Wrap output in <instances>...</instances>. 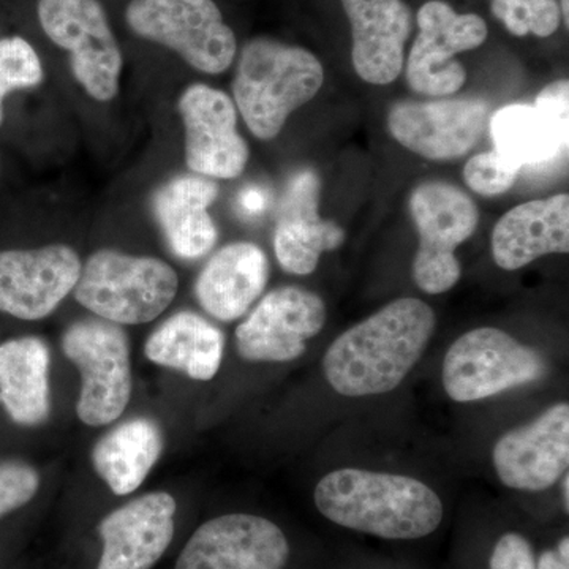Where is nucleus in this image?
Here are the masks:
<instances>
[{"label": "nucleus", "instance_id": "nucleus-1", "mask_svg": "<svg viewBox=\"0 0 569 569\" xmlns=\"http://www.w3.org/2000/svg\"><path fill=\"white\" fill-rule=\"evenodd\" d=\"M436 328L432 307L396 299L337 337L323 358L326 380L347 397L391 392L417 366Z\"/></svg>", "mask_w": 569, "mask_h": 569}, {"label": "nucleus", "instance_id": "nucleus-2", "mask_svg": "<svg viewBox=\"0 0 569 569\" xmlns=\"http://www.w3.org/2000/svg\"><path fill=\"white\" fill-rule=\"evenodd\" d=\"M316 505L337 526L385 539L429 537L443 520V503L425 482L359 468L326 475Z\"/></svg>", "mask_w": 569, "mask_h": 569}, {"label": "nucleus", "instance_id": "nucleus-3", "mask_svg": "<svg viewBox=\"0 0 569 569\" xmlns=\"http://www.w3.org/2000/svg\"><path fill=\"white\" fill-rule=\"evenodd\" d=\"M317 56L301 47L254 39L242 48L233 81L236 110L258 140H274L288 118L323 88Z\"/></svg>", "mask_w": 569, "mask_h": 569}, {"label": "nucleus", "instance_id": "nucleus-4", "mask_svg": "<svg viewBox=\"0 0 569 569\" xmlns=\"http://www.w3.org/2000/svg\"><path fill=\"white\" fill-rule=\"evenodd\" d=\"M178 288V274L163 260L104 249L82 264L73 295L84 309L103 320L142 325L162 316Z\"/></svg>", "mask_w": 569, "mask_h": 569}, {"label": "nucleus", "instance_id": "nucleus-5", "mask_svg": "<svg viewBox=\"0 0 569 569\" xmlns=\"http://www.w3.org/2000/svg\"><path fill=\"white\" fill-rule=\"evenodd\" d=\"M62 351L81 373L78 418L100 427L121 417L132 396L129 337L121 325L103 318L74 321L63 331Z\"/></svg>", "mask_w": 569, "mask_h": 569}, {"label": "nucleus", "instance_id": "nucleus-6", "mask_svg": "<svg viewBox=\"0 0 569 569\" xmlns=\"http://www.w3.org/2000/svg\"><path fill=\"white\" fill-rule=\"evenodd\" d=\"M126 20L141 39L163 44L203 73L230 69L238 41L212 0H132Z\"/></svg>", "mask_w": 569, "mask_h": 569}, {"label": "nucleus", "instance_id": "nucleus-7", "mask_svg": "<svg viewBox=\"0 0 569 569\" xmlns=\"http://www.w3.org/2000/svg\"><path fill=\"white\" fill-rule=\"evenodd\" d=\"M410 212L419 234L415 282L427 295L445 293L462 276L456 249L477 231V204L452 183L427 181L411 193Z\"/></svg>", "mask_w": 569, "mask_h": 569}, {"label": "nucleus", "instance_id": "nucleus-8", "mask_svg": "<svg viewBox=\"0 0 569 569\" xmlns=\"http://www.w3.org/2000/svg\"><path fill=\"white\" fill-rule=\"evenodd\" d=\"M548 373L545 356L497 328L459 337L443 362V387L456 402H475L535 383Z\"/></svg>", "mask_w": 569, "mask_h": 569}, {"label": "nucleus", "instance_id": "nucleus-9", "mask_svg": "<svg viewBox=\"0 0 569 569\" xmlns=\"http://www.w3.org/2000/svg\"><path fill=\"white\" fill-rule=\"evenodd\" d=\"M37 14L48 39L70 52L74 80L97 102H111L123 61L99 0H39Z\"/></svg>", "mask_w": 569, "mask_h": 569}, {"label": "nucleus", "instance_id": "nucleus-10", "mask_svg": "<svg viewBox=\"0 0 569 569\" xmlns=\"http://www.w3.org/2000/svg\"><path fill=\"white\" fill-rule=\"evenodd\" d=\"M418 26L408 56V84L421 96H455L467 81V71L455 56L481 47L488 39V24L478 14H459L447 2L430 0L418 11Z\"/></svg>", "mask_w": 569, "mask_h": 569}, {"label": "nucleus", "instance_id": "nucleus-11", "mask_svg": "<svg viewBox=\"0 0 569 569\" xmlns=\"http://www.w3.org/2000/svg\"><path fill=\"white\" fill-rule=\"evenodd\" d=\"M490 119L481 99L399 102L389 110L388 129L395 140L427 160H455L467 156L481 140Z\"/></svg>", "mask_w": 569, "mask_h": 569}, {"label": "nucleus", "instance_id": "nucleus-12", "mask_svg": "<svg viewBox=\"0 0 569 569\" xmlns=\"http://www.w3.org/2000/svg\"><path fill=\"white\" fill-rule=\"evenodd\" d=\"M186 132V162L193 174L234 179L244 173L249 144L238 132V110L227 93L189 86L178 102Z\"/></svg>", "mask_w": 569, "mask_h": 569}, {"label": "nucleus", "instance_id": "nucleus-13", "mask_svg": "<svg viewBox=\"0 0 569 569\" xmlns=\"http://www.w3.org/2000/svg\"><path fill=\"white\" fill-rule=\"evenodd\" d=\"M320 296L299 287L277 288L261 299L236 329V348L250 362H290L301 358L307 340L323 329Z\"/></svg>", "mask_w": 569, "mask_h": 569}, {"label": "nucleus", "instance_id": "nucleus-14", "mask_svg": "<svg viewBox=\"0 0 569 569\" xmlns=\"http://www.w3.org/2000/svg\"><path fill=\"white\" fill-rule=\"evenodd\" d=\"M569 82H550L533 104L515 103L490 116L496 151L516 168H539L568 151Z\"/></svg>", "mask_w": 569, "mask_h": 569}, {"label": "nucleus", "instance_id": "nucleus-15", "mask_svg": "<svg viewBox=\"0 0 569 569\" xmlns=\"http://www.w3.org/2000/svg\"><path fill=\"white\" fill-rule=\"evenodd\" d=\"M290 545L271 520L227 515L208 520L182 549L176 569H283Z\"/></svg>", "mask_w": 569, "mask_h": 569}, {"label": "nucleus", "instance_id": "nucleus-16", "mask_svg": "<svg viewBox=\"0 0 569 569\" xmlns=\"http://www.w3.org/2000/svg\"><path fill=\"white\" fill-rule=\"evenodd\" d=\"M81 260L71 247L51 244L0 252V312L20 320L47 318L73 291Z\"/></svg>", "mask_w": 569, "mask_h": 569}, {"label": "nucleus", "instance_id": "nucleus-17", "mask_svg": "<svg viewBox=\"0 0 569 569\" xmlns=\"http://www.w3.org/2000/svg\"><path fill=\"white\" fill-rule=\"evenodd\" d=\"M321 181L312 168L296 171L284 186L274 230V252L288 274L309 276L321 254L339 249L346 231L320 217Z\"/></svg>", "mask_w": 569, "mask_h": 569}, {"label": "nucleus", "instance_id": "nucleus-18", "mask_svg": "<svg viewBox=\"0 0 569 569\" xmlns=\"http://www.w3.org/2000/svg\"><path fill=\"white\" fill-rule=\"evenodd\" d=\"M493 466L500 481L516 490L538 492L560 481L569 466L568 403L505 433L493 448Z\"/></svg>", "mask_w": 569, "mask_h": 569}, {"label": "nucleus", "instance_id": "nucleus-19", "mask_svg": "<svg viewBox=\"0 0 569 569\" xmlns=\"http://www.w3.org/2000/svg\"><path fill=\"white\" fill-rule=\"evenodd\" d=\"M178 503L170 493L134 498L99 523L103 549L97 569H151L170 548Z\"/></svg>", "mask_w": 569, "mask_h": 569}, {"label": "nucleus", "instance_id": "nucleus-20", "mask_svg": "<svg viewBox=\"0 0 569 569\" xmlns=\"http://www.w3.org/2000/svg\"><path fill=\"white\" fill-rule=\"evenodd\" d=\"M342 6L353 33L356 73L369 84H391L402 73L410 9L402 0H342Z\"/></svg>", "mask_w": 569, "mask_h": 569}, {"label": "nucleus", "instance_id": "nucleus-21", "mask_svg": "<svg viewBox=\"0 0 569 569\" xmlns=\"http://www.w3.org/2000/svg\"><path fill=\"white\" fill-rule=\"evenodd\" d=\"M217 194L219 186L198 174L176 176L153 192V219L174 257L190 261L211 252L219 239L209 213Z\"/></svg>", "mask_w": 569, "mask_h": 569}, {"label": "nucleus", "instance_id": "nucleus-22", "mask_svg": "<svg viewBox=\"0 0 569 569\" xmlns=\"http://www.w3.org/2000/svg\"><path fill=\"white\" fill-rule=\"evenodd\" d=\"M568 250L567 193L516 206L493 228V260L505 271H518L546 254L568 253Z\"/></svg>", "mask_w": 569, "mask_h": 569}, {"label": "nucleus", "instance_id": "nucleus-23", "mask_svg": "<svg viewBox=\"0 0 569 569\" xmlns=\"http://www.w3.org/2000/svg\"><path fill=\"white\" fill-rule=\"evenodd\" d=\"M269 279L268 257L253 242H233L209 258L194 296L209 316L234 321L260 298Z\"/></svg>", "mask_w": 569, "mask_h": 569}, {"label": "nucleus", "instance_id": "nucleus-24", "mask_svg": "<svg viewBox=\"0 0 569 569\" xmlns=\"http://www.w3.org/2000/svg\"><path fill=\"white\" fill-rule=\"evenodd\" d=\"M50 348L40 337L0 346V403L20 426H40L51 413Z\"/></svg>", "mask_w": 569, "mask_h": 569}, {"label": "nucleus", "instance_id": "nucleus-25", "mask_svg": "<svg viewBox=\"0 0 569 569\" xmlns=\"http://www.w3.org/2000/svg\"><path fill=\"white\" fill-rule=\"evenodd\" d=\"M224 336L217 326L190 310L174 313L149 336L144 353L153 365L209 381L222 366Z\"/></svg>", "mask_w": 569, "mask_h": 569}, {"label": "nucleus", "instance_id": "nucleus-26", "mask_svg": "<svg viewBox=\"0 0 569 569\" xmlns=\"http://www.w3.org/2000/svg\"><path fill=\"white\" fill-rule=\"evenodd\" d=\"M163 451V433L153 419L134 418L100 438L92 449V463L116 496L134 492Z\"/></svg>", "mask_w": 569, "mask_h": 569}, {"label": "nucleus", "instance_id": "nucleus-27", "mask_svg": "<svg viewBox=\"0 0 569 569\" xmlns=\"http://www.w3.org/2000/svg\"><path fill=\"white\" fill-rule=\"evenodd\" d=\"M43 80V66L29 41L21 37L0 40V126L6 97L10 92L37 88Z\"/></svg>", "mask_w": 569, "mask_h": 569}, {"label": "nucleus", "instance_id": "nucleus-28", "mask_svg": "<svg viewBox=\"0 0 569 569\" xmlns=\"http://www.w3.org/2000/svg\"><path fill=\"white\" fill-rule=\"evenodd\" d=\"M492 13L512 36H552L561 14L557 0H492Z\"/></svg>", "mask_w": 569, "mask_h": 569}, {"label": "nucleus", "instance_id": "nucleus-29", "mask_svg": "<svg viewBox=\"0 0 569 569\" xmlns=\"http://www.w3.org/2000/svg\"><path fill=\"white\" fill-rule=\"evenodd\" d=\"M519 174V168L507 162L496 149L477 153L463 167V181L482 197L508 192L518 181Z\"/></svg>", "mask_w": 569, "mask_h": 569}, {"label": "nucleus", "instance_id": "nucleus-30", "mask_svg": "<svg viewBox=\"0 0 569 569\" xmlns=\"http://www.w3.org/2000/svg\"><path fill=\"white\" fill-rule=\"evenodd\" d=\"M39 488L36 468L22 460H0V518L28 505Z\"/></svg>", "mask_w": 569, "mask_h": 569}, {"label": "nucleus", "instance_id": "nucleus-31", "mask_svg": "<svg viewBox=\"0 0 569 569\" xmlns=\"http://www.w3.org/2000/svg\"><path fill=\"white\" fill-rule=\"evenodd\" d=\"M489 569H537V557L522 535L507 533L498 539Z\"/></svg>", "mask_w": 569, "mask_h": 569}, {"label": "nucleus", "instance_id": "nucleus-32", "mask_svg": "<svg viewBox=\"0 0 569 569\" xmlns=\"http://www.w3.org/2000/svg\"><path fill=\"white\" fill-rule=\"evenodd\" d=\"M268 192L263 187L249 186L239 193L238 204L247 217H258L268 208Z\"/></svg>", "mask_w": 569, "mask_h": 569}, {"label": "nucleus", "instance_id": "nucleus-33", "mask_svg": "<svg viewBox=\"0 0 569 569\" xmlns=\"http://www.w3.org/2000/svg\"><path fill=\"white\" fill-rule=\"evenodd\" d=\"M537 569H569V538L561 539L557 550L542 552Z\"/></svg>", "mask_w": 569, "mask_h": 569}, {"label": "nucleus", "instance_id": "nucleus-34", "mask_svg": "<svg viewBox=\"0 0 569 569\" xmlns=\"http://www.w3.org/2000/svg\"><path fill=\"white\" fill-rule=\"evenodd\" d=\"M561 497H563L565 511H569V477L565 473L561 477Z\"/></svg>", "mask_w": 569, "mask_h": 569}, {"label": "nucleus", "instance_id": "nucleus-35", "mask_svg": "<svg viewBox=\"0 0 569 569\" xmlns=\"http://www.w3.org/2000/svg\"><path fill=\"white\" fill-rule=\"evenodd\" d=\"M559 9H560V14H563L565 24L568 26V20H569L568 0H560Z\"/></svg>", "mask_w": 569, "mask_h": 569}]
</instances>
